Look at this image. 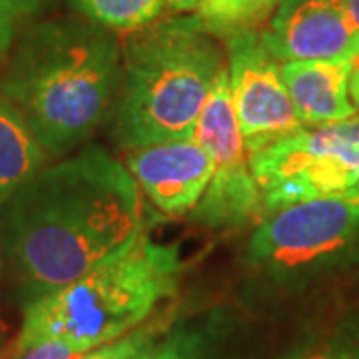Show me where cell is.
<instances>
[{"mask_svg": "<svg viewBox=\"0 0 359 359\" xmlns=\"http://www.w3.org/2000/svg\"><path fill=\"white\" fill-rule=\"evenodd\" d=\"M347 4V11L351 14V18H353V22L359 28V0H346Z\"/></svg>", "mask_w": 359, "mask_h": 359, "instance_id": "603a6c76", "label": "cell"}, {"mask_svg": "<svg viewBox=\"0 0 359 359\" xmlns=\"http://www.w3.org/2000/svg\"><path fill=\"white\" fill-rule=\"evenodd\" d=\"M339 196H344L346 200L353 202V204H359V176L353 180V184H351L347 190H344V192L339 194Z\"/></svg>", "mask_w": 359, "mask_h": 359, "instance_id": "7402d4cb", "label": "cell"}, {"mask_svg": "<svg viewBox=\"0 0 359 359\" xmlns=\"http://www.w3.org/2000/svg\"><path fill=\"white\" fill-rule=\"evenodd\" d=\"M233 112L250 154L304 128L264 30H242L226 39Z\"/></svg>", "mask_w": 359, "mask_h": 359, "instance_id": "ba28073f", "label": "cell"}, {"mask_svg": "<svg viewBox=\"0 0 359 359\" xmlns=\"http://www.w3.org/2000/svg\"><path fill=\"white\" fill-rule=\"evenodd\" d=\"M276 359H359V311L309 325Z\"/></svg>", "mask_w": 359, "mask_h": 359, "instance_id": "5bb4252c", "label": "cell"}, {"mask_svg": "<svg viewBox=\"0 0 359 359\" xmlns=\"http://www.w3.org/2000/svg\"><path fill=\"white\" fill-rule=\"evenodd\" d=\"M262 297L304 294L359 266V204L325 196L285 205L257 224L242 257Z\"/></svg>", "mask_w": 359, "mask_h": 359, "instance_id": "5b68a950", "label": "cell"}, {"mask_svg": "<svg viewBox=\"0 0 359 359\" xmlns=\"http://www.w3.org/2000/svg\"><path fill=\"white\" fill-rule=\"evenodd\" d=\"M46 150L25 116L0 94V208L44 170Z\"/></svg>", "mask_w": 359, "mask_h": 359, "instance_id": "4fadbf2b", "label": "cell"}, {"mask_svg": "<svg viewBox=\"0 0 359 359\" xmlns=\"http://www.w3.org/2000/svg\"><path fill=\"white\" fill-rule=\"evenodd\" d=\"M82 353L58 339H40L26 346H14L6 359H80Z\"/></svg>", "mask_w": 359, "mask_h": 359, "instance_id": "d6986e66", "label": "cell"}, {"mask_svg": "<svg viewBox=\"0 0 359 359\" xmlns=\"http://www.w3.org/2000/svg\"><path fill=\"white\" fill-rule=\"evenodd\" d=\"M2 334H4V325H2V321H0V339H2Z\"/></svg>", "mask_w": 359, "mask_h": 359, "instance_id": "d4e9b609", "label": "cell"}, {"mask_svg": "<svg viewBox=\"0 0 359 359\" xmlns=\"http://www.w3.org/2000/svg\"><path fill=\"white\" fill-rule=\"evenodd\" d=\"M138 359H257V347L236 311L212 308L168 321Z\"/></svg>", "mask_w": 359, "mask_h": 359, "instance_id": "8fae6325", "label": "cell"}, {"mask_svg": "<svg viewBox=\"0 0 359 359\" xmlns=\"http://www.w3.org/2000/svg\"><path fill=\"white\" fill-rule=\"evenodd\" d=\"M200 0H164V13L170 16H184L192 14L198 8Z\"/></svg>", "mask_w": 359, "mask_h": 359, "instance_id": "ffe728a7", "label": "cell"}, {"mask_svg": "<svg viewBox=\"0 0 359 359\" xmlns=\"http://www.w3.org/2000/svg\"><path fill=\"white\" fill-rule=\"evenodd\" d=\"M351 60H290L282 76L304 126H327L355 118L349 96Z\"/></svg>", "mask_w": 359, "mask_h": 359, "instance_id": "7c38bea8", "label": "cell"}, {"mask_svg": "<svg viewBox=\"0 0 359 359\" xmlns=\"http://www.w3.org/2000/svg\"><path fill=\"white\" fill-rule=\"evenodd\" d=\"M2 248H4V245L0 242V271H2Z\"/></svg>", "mask_w": 359, "mask_h": 359, "instance_id": "cb8c5ba5", "label": "cell"}, {"mask_svg": "<svg viewBox=\"0 0 359 359\" xmlns=\"http://www.w3.org/2000/svg\"><path fill=\"white\" fill-rule=\"evenodd\" d=\"M180 252L142 230L134 244L65 287L26 304L14 346L58 339L80 353L118 339L174 297Z\"/></svg>", "mask_w": 359, "mask_h": 359, "instance_id": "277c9868", "label": "cell"}, {"mask_svg": "<svg viewBox=\"0 0 359 359\" xmlns=\"http://www.w3.org/2000/svg\"><path fill=\"white\" fill-rule=\"evenodd\" d=\"M228 58L190 14L128 34L114 100L112 136L124 150L192 138Z\"/></svg>", "mask_w": 359, "mask_h": 359, "instance_id": "3957f363", "label": "cell"}, {"mask_svg": "<svg viewBox=\"0 0 359 359\" xmlns=\"http://www.w3.org/2000/svg\"><path fill=\"white\" fill-rule=\"evenodd\" d=\"M194 138L212 158V178L202 200L190 212L208 228H240L262 212V198L250 164V152L233 112L228 66L216 80Z\"/></svg>", "mask_w": 359, "mask_h": 359, "instance_id": "52a82bcc", "label": "cell"}, {"mask_svg": "<svg viewBox=\"0 0 359 359\" xmlns=\"http://www.w3.org/2000/svg\"><path fill=\"white\" fill-rule=\"evenodd\" d=\"M42 2L44 0H0V56L8 52L22 25L39 13Z\"/></svg>", "mask_w": 359, "mask_h": 359, "instance_id": "ac0fdd59", "label": "cell"}, {"mask_svg": "<svg viewBox=\"0 0 359 359\" xmlns=\"http://www.w3.org/2000/svg\"><path fill=\"white\" fill-rule=\"evenodd\" d=\"M262 212L313 198L339 196L359 176V118L304 126L250 154Z\"/></svg>", "mask_w": 359, "mask_h": 359, "instance_id": "8992f818", "label": "cell"}, {"mask_svg": "<svg viewBox=\"0 0 359 359\" xmlns=\"http://www.w3.org/2000/svg\"><path fill=\"white\" fill-rule=\"evenodd\" d=\"M264 36L280 62L351 60L359 54V28L346 0H282Z\"/></svg>", "mask_w": 359, "mask_h": 359, "instance_id": "9c48e42d", "label": "cell"}, {"mask_svg": "<svg viewBox=\"0 0 359 359\" xmlns=\"http://www.w3.org/2000/svg\"><path fill=\"white\" fill-rule=\"evenodd\" d=\"M126 168L138 188L168 216L190 214L212 178V158L196 138L130 150Z\"/></svg>", "mask_w": 359, "mask_h": 359, "instance_id": "30bf717a", "label": "cell"}, {"mask_svg": "<svg viewBox=\"0 0 359 359\" xmlns=\"http://www.w3.org/2000/svg\"><path fill=\"white\" fill-rule=\"evenodd\" d=\"M142 226L140 188L126 164L88 144L8 200L2 245L30 304L124 252Z\"/></svg>", "mask_w": 359, "mask_h": 359, "instance_id": "6da1fadb", "label": "cell"}, {"mask_svg": "<svg viewBox=\"0 0 359 359\" xmlns=\"http://www.w3.org/2000/svg\"><path fill=\"white\" fill-rule=\"evenodd\" d=\"M280 4L282 0H200L190 18L208 34L228 39L242 30H259Z\"/></svg>", "mask_w": 359, "mask_h": 359, "instance_id": "9a60e30c", "label": "cell"}, {"mask_svg": "<svg viewBox=\"0 0 359 359\" xmlns=\"http://www.w3.org/2000/svg\"><path fill=\"white\" fill-rule=\"evenodd\" d=\"M84 20L110 32L132 34L154 25L164 14V0H68Z\"/></svg>", "mask_w": 359, "mask_h": 359, "instance_id": "2e32d148", "label": "cell"}, {"mask_svg": "<svg viewBox=\"0 0 359 359\" xmlns=\"http://www.w3.org/2000/svg\"><path fill=\"white\" fill-rule=\"evenodd\" d=\"M122 46L90 20H46L22 32L2 96L18 108L48 156L88 140L114 106Z\"/></svg>", "mask_w": 359, "mask_h": 359, "instance_id": "7a4b0ae2", "label": "cell"}, {"mask_svg": "<svg viewBox=\"0 0 359 359\" xmlns=\"http://www.w3.org/2000/svg\"><path fill=\"white\" fill-rule=\"evenodd\" d=\"M170 318H156L152 321H144L142 325L134 327L128 334L120 335L108 344L94 347L80 359H138L154 344V339L164 332Z\"/></svg>", "mask_w": 359, "mask_h": 359, "instance_id": "e0dca14e", "label": "cell"}, {"mask_svg": "<svg viewBox=\"0 0 359 359\" xmlns=\"http://www.w3.org/2000/svg\"><path fill=\"white\" fill-rule=\"evenodd\" d=\"M349 96L355 106V114L359 118V54L351 58V72H349Z\"/></svg>", "mask_w": 359, "mask_h": 359, "instance_id": "44dd1931", "label": "cell"}]
</instances>
